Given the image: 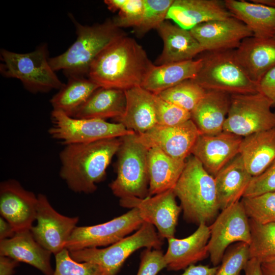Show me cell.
I'll use <instances>...</instances> for the list:
<instances>
[{
    "label": "cell",
    "mask_w": 275,
    "mask_h": 275,
    "mask_svg": "<svg viewBox=\"0 0 275 275\" xmlns=\"http://www.w3.org/2000/svg\"><path fill=\"white\" fill-rule=\"evenodd\" d=\"M167 265L160 250L145 249L141 254V262L136 275H157Z\"/></svg>",
    "instance_id": "42"
},
{
    "label": "cell",
    "mask_w": 275,
    "mask_h": 275,
    "mask_svg": "<svg viewBox=\"0 0 275 275\" xmlns=\"http://www.w3.org/2000/svg\"><path fill=\"white\" fill-rule=\"evenodd\" d=\"M51 120L48 134L64 146L119 138L135 133L120 123L100 119L76 118L58 111L52 110Z\"/></svg>",
    "instance_id": "9"
},
{
    "label": "cell",
    "mask_w": 275,
    "mask_h": 275,
    "mask_svg": "<svg viewBox=\"0 0 275 275\" xmlns=\"http://www.w3.org/2000/svg\"><path fill=\"white\" fill-rule=\"evenodd\" d=\"M45 45L26 53H19L2 49L0 71L6 77L19 79L30 92H47L60 90L65 84L51 68Z\"/></svg>",
    "instance_id": "7"
},
{
    "label": "cell",
    "mask_w": 275,
    "mask_h": 275,
    "mask_svg": "<svg viewBox=\"0 0 275 275\" xmlns=\"http://www.w3.org/2000/svg\"><path fill=\"white\" fill-rule=\"evenodd\" d=\"M144 223L138 209L133 208L103 223L76 226L67 241L65 249L70 252L109 246L138 230Z\"/></svg>",
    "instance_id": "11"
},
{
    "label": "cell",
    "mask_w": 275,
    "mask_h": 275,
    "mask_svg": "<svg viewBox=\"0 0 275 275\" xmlns=\"http://www.w3.org/2000/svg\"><path fill=\"white\" fill-rule=\"evenodd\" d=\"M275 191V159L261 174L253 177L243 197Z\"/></svg>",
    "instance_id": "41"
},
{
    "label": "cell",
    "mask_w": 275,
    "mask_h": 275,
    "mask_svg": "<svg viewBox=\"0 0 275 275\" xmlns=\"http://www.w3.org/2000/svg\"><path fill=\"white\" fill-rule=\"evenodd\" d=\"M163 42L157 65L193 60L204 50L191 33L169 21H163L157 29Z\"/></svg>",
    "instance_id": "24"
},
{
    "label": "cell",
    "mask_w": 275,
    "mask_h": 275,
    "mask_svg": "<svg viewBox=\"0 0 275 275\" xmlns=\"http://www.w3.org/2000/svg\"><path fill=\"white\" fill-rule=\"evenodd\" d=\"M219 266L210 267L208 265H190L180 275H215Z\"/></svg>",
    "instance_id": "44"
},
{
    "label": "cell",
    "mask_w": 275,
    "mask_h": 275,
    "mask_svg": "<svg viewBox=\"0 0 275 275\" xmlns=\"http://www.w3.org/2000/svg\"><path fill=\"white\" fill-rule=\"evenodd\" d=\"M261 264L264 275H275V256L267 259Z\"/></svg>",
    "instance_id": "48"
},
{
    "label": "cell",
    "mask_w": 275,
    "mask_h": 275,
    "mask_svg": "<svg viewBox=\"0 0 275 275\" xmlns=\"http://www.w3.org/2000/svg\"><path fill=\"white\" fill-rule=\"evenodd\" d=\"M186 160L174 158L157 148L149 149V196L173 189L179 179Z\"/></svg>",
    "instance_id": "28"
},
{
    "label": "cell",
    "mask_w": 275,
    "mask_h": 275,
    "mask_svg": "<svg viewBox=\"0 0 275 275\" xmlns=\"http://www.w3.org/2000/svg\"><path fill=\"white\" fill-rule=\"evenodd\" d=\"M251 2L275 8V0H251Z\"/></svg>",
    "instance_id": "49"
},
{
    "label": "cell",
    "mask_w": 275,
    "mask_h": 275,
    "mask_svg": "<svg viewBox=\"0 0 275 275\" xmlns=\"http://www.w3.org/2000/svg\"><path fill=\"white\" fill-rule=\"evenodd\" d=\"M204 51L236 49L245 38L254 36L251 30L235 17L199 24L190 30Z\"/></svg>",
    "instance_id": "17"
},
{
    "label": "cell",
    "mask_w": 275,
    "mask_h": 275,
    "mask_svg": "<svg viewBox=\"0 0 275 275\" xmlns=\"http://www.w3.org/2000/svg\"><path fill=\"white\" fill-rule=\"evenodd\" d=\"M77 35L76 41L63 53L49 59L54 71L63 70L69 77L88 74L96 58L125 33L113 20L101 24L82 25L74 21Z\"/></svg>",
    "instance_id": "4"
},
{
    "label": "cell",
    "mask_w": 275,
    "mask_h": 275,
    "mask_svg": "<svg viewBox=\"0 0 275 275\" xmlns=\"http://www.w3.org/2000/svg\"><path fill=\"white\" fill-rule=\"evenodd\" d=\"M242 139V137L224 131L215 135L201 134L194 145L191 155L214 177L239 154Z\"/></svg>",
    "instance_id": "18"
},
{
    "label": "cell",
    "mask_w": 275,
    "mask_h": 275,
    "mask_svg": "<svg viewBox=\"0 0 275 275\" xmlns=\"http://www.w3.org/2000/svg\"><path fill=\"white\" fill-rule=\"evenodd\" d=\"M136 134L138 140L148 149L157 148L174 158L186 160L201 133L190 119L173 126L156 125Z\"/></svg>",
    "instance_id": "15"
},
{
    "label": "cell",
    "mask_w": 275,
    "mask_h": 275,
    "mask_svg": "<svg viewBox=\"0 0 275 275\" xmlns=\"http://www.w3.org/2000/svg\"><path fill=\"white\" fill-rule=\"evenodd\" d=\"M206 91L191 79L184 81L156 94L165 101L191 113Z\"/></svg>",
    "instance_id": "34"
},
{
    "label": "cell",
    "mask_w": 275,
    "mask_h": 275,
    "mask_svg": "<svg viewBox=\"0 0 275 275\" xmlns=\"http://www.w3.org/2000/svg\"><path fill=\"white\" fill-rule=\"evenodd\" d=\"M174 0H144V8L142 21L135 28L143 35L157 29L166 19L169 10Z\"/></svg>",
    "instance_id": "39"
},
{
    "label": "cell",
    "mask_w": 275,
    "mask_h": 275,
    "mask_svg": "<svg viewBox=\"0 0 275 275\" xmlns=\"http://www.w3.org/2000/svg\"><path fill=\"white\" fill-rule=\"evenodd\" d=\"M264 275V274H263Z\"/></svg>",
    "instance_id": "51"
},
{
    "label": "cell",
    "mask_w": 275,
    "mask_h": 275,
    "mask_svg": "<svg viewBox=\"0 0 275 275\" xmlns=\"http://www.w3.org/2000/svg\"><path fill=\"white\" fill-rule=\"evenodd\" d=\"M125 91L126 107L123 115L116 119L126 129L144 133L157 125L155 94L141 86Z\"/></svg>",
    "instance_id": "22"
},
{
    "label": "cell",
    "mask_w": 275,
    "mask_h": 275,
    "mask_svg": "<svg viewBox=\"0 0 275 275\" xmlns=\"http://www.w3.org/2000/svg\"><path fill=\"white\" fill-rule=\"evenodd\" d=\"M173 191L180 202L184 219L199 226L213 222L220 210L214 178L193 155L186 160Z\"/></svg>",
    "instance_id": "3"
},
{
    "label": "cell",
    "mask_w": 275,
    "mask_h": 275,
    "mask_svg": "<svg viewBox=\"0 0 275 275\" xmlns=\"http://www.w3.org/2000/svg\"><path fill=\"white\" fill-rule=\"evenodd\" d=\"M233 17L226 8L225 1L174 0L166 19L172 20L182 29L190 30L202 23Z\"/></svg>",
    "instance_id": "20"
},
{
    "label": "cell",
    "mask_w": 275,
    "mask_h": 275,
    "mask_svg": "<svg viewBox=\"0 0 275 275\" xmlns=\"http://www.w3.org/2000/svg\"><path fill=\"white\" fill-rule=\"evenodd\" d=\"M210 233L208 225L201 224L188 236L168 239V246L164 254L167 268L177 271L185 269L208 257L207 245Z\"/></svg>",
    "instance_id": "19"
},
{
    "label": "cell",
    "mask_w": 275,
    "mask_h": 275,
    "mask_svg": "<svg viewBox=\"0 0 275 275\" xmlns=\"http://www.w3.org/2000/svg\"><path fill=\"white\" fill-rule=\"evenodd\" d=\"M163 240L153 225L144 222L134 233L107 247L87 248L69 252L71 258L77 262L96 264L108 275H117L132 254L143 248L160 250Z\"/></svg>",
    "instance_id": "8"
},
{
    "label": "cell",
    "mask_w": 275,
    "mask_h": 275,
    "mask_svg": "<svg viewBox=\"0 0 275 275\" xmlns=\"http://www.w3.org/2000/svg\"><path fill=\"white\" fill-rule=\"evenodd\" d=\"M224 1L228 10L251 30L254 37L272 38L275 32V8L251 1Z\"/></svg>",
    "instance_id": "30"
},
{
    "label": "cell",
    "mask_w": 275,
    "mask_h": 275,
    "mask_svg": "<svg viewBox=\"0 0 275 275\" xmlns=\"http://www.w3.org/2000/svg\"><path fill=\"white\" fill-rule=\"evenodd\" d=\"M56 267L52 275H108L100 266L73 260L66 249L55 255Z\"/></svg>",
    "instance_id": "37"
},
{
    "label": "cell",
    "mask_w": 275,
    "mask_h": 275,
    "mask_svg": "<svg viewBox=\"0 0 275 275\" xmlns=\"http://www.w3.org/2000/svg\"><path fill=\"white\" fill-rule=\"evenodd\" d=\"M125 91L100 87L71 117L81 119H117L125 112Z\"/></svg>",
    "instance_id": "31"
},
{
    "label": "cell",
    "mask_w": 275,
    "mask_h": 275,
    "mask_svg": "<svg viewBox=\"0 0 275 275\" xmlns=\"http://www.w3.org/2000/svg\"><path fill=\"white\" fill-rule=\"evenodd\" d=\"M239 154L253 177L263 173L275 159V127L243 137Z\"/></svg>",
    "instance_id": "27"
},
{
    "label": "cell",
    "mask_w": 275,
    "mask_h": 275,
    "mask_svg": "<svg viewBox=\"0 0 275 275\" xmlns=\"http://www.w3.org/2000/svg\"><path fill=\"white\" fill-rule=\"evenodd\" d=\"M100 87L83 76L70 77L67 84L50 99L53 110L72 116Z\"/></svg>",
    "instance_id": "32"
},
{
    "label": "cell",
    "mask_w": 275,
    "mask_h": 275,
    "mask_svg": "<svg viewBox=\"0 0 275 275\" xmlns=\"http://www.w3.org/2000/svg\"><path fill=\"white\" fill-rule=\"evenodd\" d=\"M231 102V95L206 91L191 112V119L202 134L215 135L223 131Z\"/></svg>",
    "instance_id": "25"
},
{
    "label": "cell",
    "mask_w": 275,
    "mask_h": 275,
    "mask_svg": "<svg viewBox=\"0 0 275 275\" xmlns=\"http://www.w3.org/2000/svg\"><path fill=\"white\" fill-rule=\"evenodd\" d=\"M37 197V224L32 227L30 231L41 245L56 255L65 249L79 218L57 212L44 194H38Z\"/></svg>",
    "instance_id": "13"
},
{
    "label": "cell",
    "mask_w": 275,
    "mask_h": 275,
    "mask_svg": "<svg viewBox=\"0 0 275 275\" xmlns=\"http://www.w3.org/2000/svg\"><path fill=\"white\" fill-rule=\"evenodd\" d=\"M120 138L117 176L109 184V188L120 199L146 198L149 196V149L138 140L136 133Z\"/></svg>",
    "instance_id": "5"
},
{
    "label": "cell",
    "mask_w": 275,
    "mask_h": 275,
    "mask_svg": "<svg viewBox=\"0 0 275 275\" xmlns=\"http://www.w3.org/2000/svg\"><path fill=\"white\" fill-rule=\"evenodd\" d=\"M154 65L143 47L125 35L96 58L88 75L100 87L125 91L142 86Z\"/></svg>",
    "instance_id": "1"
},
{
    "label": "cell",
    "mask_w": 275,
    "mask_h": 275,
    "mask_svg": "<svg viewBox=\"0 0 275 275\" xmlns=\"http://www.w3.org/2000/svg\"><path fill=\"white\" fill-rule=\"evenodd\" d=\"M251 241L250 259L261 263L275 256V223L261 224L249 219Z\"/></svg>",
    "instance_id": "33"
},
{
    "label": "cell",
    "mask_w": 275,
    "mask_h": 275,
    "mask_svg": "<svg viewBox=\"0 0 275 275\" xmlns=\"http://www.w3.org/2000/svg\"><path fill=\"white\" fill-rule=\"evenodd\" d=\"M272 38H273L274 40H275V32H274V35H273V36Z\"/></svg>",
    "instance_id": "50"
},
{
    "label": "cell",
    "mask_w": 275,
    "mask_h": 275,
    "mask_svg": "<svg viewBox=\"0 0 275 275\" xmlns=\"http://www.w3.org/2000/svg\"><path fill=\"white\" fill-rule=\"evenodd\" d=\"M233 53L248 76L258 84L275 67V40L248 37L233 50Z\"/></svg>",
    "instance_id": "21"
},
{
    "label": "cell",
    "mask_w": 275,
    "mask_h": 275,
    "mask_svg": "<svg viewBox=\"0 0 275 275\" xmlns=\"http://www.w3.org/2000/svg\"><path fill=\"white\" fill-rule=\"evenodd\" d=\"M104 3L111 11H119L113 20L117 27L136 28L140 25L144 12V0H105Z\"/></svg>",
    "instance_id": "36"
},
{
    "label": "cell",
    "mask_w": 275,
    "mask_h": 275,
    "mask_svg": "<svg viewBox=\"0 0 275 275\" xmlns=\"http://www.w3.org/2000/svg\"><path fill=\"white\" fill-rule=\"evenodd\" d=\"M120 144L119 138L65 146L59 155L61 178L74 193H94Z\"/></svg>",
    "instance_id": "2"
},
{
    "label": "cell",
    "mask_w": 275,
    "mask_h": 275,
    "mask_svg": "<svg viewBox=\"0 0 275 275\" xmlns=\"http://www.w3.org/2000/svg\"><path fill=\"white\" fill-rule=\"evenodd\" d=\"M249 260V244L237 242L227 249L215 275H240Z\"/></svg>",
    "instance_id": "38"
},
{
    "label": "cell",
    "mask_w": 275,
    "mask_h": 275,
    "mask_svg": "<svg viewBox=\"0 0 275 275\" xmlns=\"http://www.w3.org/2000/svg\"><path fill=\"white\" fill-rule=\"evenodd\" d=\"M240 202L249 219L261 224L275 223V191L243 197Z\"/></svg>",
    "instance_id": "35"
},
{
    "label": "cell",
    "mask_w": 275,
    "mask_h": 275,
    "mask_svg": "<svg viewBox=\"0 0 275 275\" xmlns=\"http://www.w3.org/2000/svg\"><path fill=\"white\" fill-rule=\"evenodd\" d=\"M258 92L268 99L275 107V67L269 70L259 81Z\"/></svg>",
    "instance_id": "43"
},
{
    "label": "cell",
    "mask_w": 275,
    "mask_h": 275,
    "mask_svg": "<svg viewBox=\"0 0 275 275\" xmlns=\"http://www.w3.org/2000/svg\"><path fill=\"white\" fill-rule=\"evenodd\" d=\"M51 254L35 239L30 230L16 233L12 237L0 241V256L27 263L44 275L53 273Z\"/></svg>",
    "instance_id": "23"
},
{
    "label": "cell",
    "mask_w": 275,
    "mask_h": 275,
    "mask_svg": "<svg viewBox=\"0 0 275 275\" xmlns=\"http://www.w3.org/2000/svg\"><path fill=\"white\" fill-rule=\"evenodd\" d=\"M270 101L260 93L231 95L223 131L245 137L275 127Z\"/></svg>",
    "instance_id": "10"
},
{
    "label": "cell",
    "mask_w": 275,
    "mask_h": 275,
    "mask_svg": "<svg viewBox=\"0 0 275 275\" xmlns=\"http://www.w3.org/2000/svg\"><path fill=\"white\" fill-rule=\"evenodd\" d=\"M202 63L203 59L200 58L161 65H154L141 87L157 94L184 81L194 79Z\"/></svg>",
    "instance_id": "29"
},
{
    "label": "cell",
    "mask_w": 275,
    "mask_h": 275,
    "mask_svg": "<svg viewBox=\"0 0 275 275\" xmlns=\"http://www.w3.org/2000/svg\"><path fill=\"white\" fill-rule=\"evenodd\" d=\"M38 197L13 179L0 184V213L15 233L30 230L36 221Z\"/></svg>",
    "instance_id": "16"
},
{
    "label": "cell",
    "mask_w": 275,
    "mask_h": 275,
    "mask_svg": "<svg viewBox=\"0 0 275 275\" xmlns=\"http://www.w3.org/2000/svg\"><path fill=\"white\" fill-rule=\"evenodd\" d=\"M155 95L157 125L173 126L191 119L190 112Z\"/></svg>",
    "instance_id": "40"
},
{
    "label": "cell",
    "mask_w": 275,
    "mask_h": 275,
    "mask_svg": "<svg viewBox=\"0 0 275 275\" xmlns=\"http://www.w3.org/2000/svg\"><path fill=\"white\" fill-rule=\"evenodd\" d=\"M15 232L12 225L4 217H0V241L14 236Z\"/></svg>",
    "instance_id": "46"
},
{
    "label": "cell",
    "mask_w": 275,
    "mask_h": 275,
    "mask_svg": "<svg viewBox=\"0 0 275 275\" xmlns=\"http://www.w3.org/2000/svg\"><path fill=\"white\" fill-rule=\"evenodd\" d=\"M209 227L210 236L207 248L211 262L214 266L221 262L231 244L250 243L249 220L240 201L221 210Z\"/></svg>",
    "instance_id": "12"
},
{
    "label": "cell",
    "mask_w": 275,
    "mask_h": 275,
    "mask_svg": "<svg viewBox=\"0 0 275 275\" xmlns=\"http://www.w3.org/2000/svg\"><path fill=\"white\" fill-rule=\"evenodd\" d=\"M19 262L7 256H0V275H13Z\"/></svg>",
    "instance_id": "45"
},
{
    "label": "cell",
    "mask_w": 275,
    "mask_h": 275,
    "mask_svg": "<svg viewBox=\"0 0 275 275\" xmlns=\"http://www.w3.org/2000/svg\"><path fill=\"white\" fill-rule=\"evenodd\" d=\"M173 189L148 196L144 199L130 197L121 199L120 205L124 208L138 209L144 222L153 225L162 238L174 237L178 218L182 211L176 200Z\"/></svg>",
    "instance_id": "14"
},
{
    "label": "cell",
    "mask_w": 275,
    "mask_h": 275,
    "mask_svg": "<svg viewBox=\"0 0 275 275\" xmlns=\"http://www.w3.org/2000/svg\"><path fill=\"white\" fill-rule=\"evenodd\" d=\"M252 177L239 154L218 172L214 178L220 210L240 201Z\"/></svg>",
    "instance_id": "26"
},
{
    "label": "cell",
    "mask_w": 275,
    "mask_h": 275,
    "mask_svg": "<svg viewBox=\"0 0 275 275\" xmlns=\"http://www.w3.org/2000/svg\"><path fill=\"white\" fill-rule=\"evenodd\" d=\"M203 63L192 79L206 91H216L232 95L258 92L253 81L236 61L233 50L210 52L202 58Z\"/></svg>",
    "instance_id": "6"
},
{
    "label": "cell",
    "mask_w": 275,
    "mask_h": 275,
    "mask_svg": "<svg viewBox=\"0 0 275 275\" xmlns=\"http://www.w3.org/2000/svg\"><path fill=\"white\" fill-rule=\"evenodd\" d=\"M245 275H263L261 263L255 259H250L244 269Z\"/></svg>",
    "instance_id": "47"
}]
</instances>
